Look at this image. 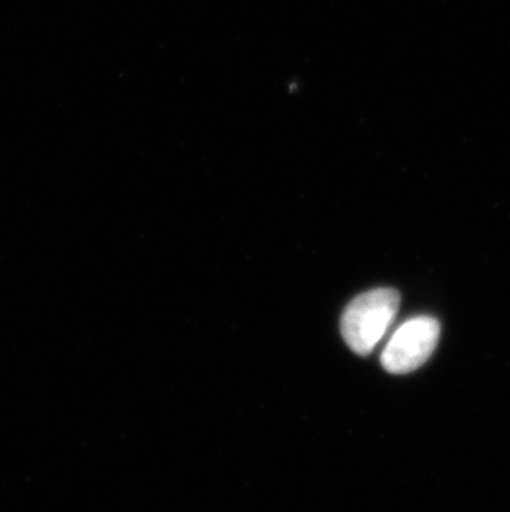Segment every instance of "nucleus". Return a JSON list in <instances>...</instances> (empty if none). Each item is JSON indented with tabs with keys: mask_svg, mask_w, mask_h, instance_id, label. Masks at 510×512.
I'll use <instances>...</instances> for the list:
<instances>
[{
	"mask_svg": "<svg viewBox=\"0 0 510 512\" xmlns=\"http://www.w3.org/2000/svg\"><path fill=\"white\" fill-rule=\"evenodd\" d=\"M400 309L395 289H373L358 295L342 315V335L358 355H370L385 337Z\"/></svg>",
	"mask_w": 510,
	"mask_h": 512,
	"instance_id": "f257e3e1",
	"label": "nucleus"
},
{
	"mask_svg": "<svg viewBox=\"0 0 510 512\" xmlns=\"http://www.w3.org/2000/svg\"><path fill=\"white\" fill-rule=\"evenodd\" d=\"M439 334L441 327L434 317L419 315L406 320L388 340L381 355L386 372L405 375L428 362L438 345Z\"/></svg>",
	"mask_w": 510,
	"mask_h": 512,
	"instance_id": "f03ea898",
	"label": "nucleus"
}]
</instances>
